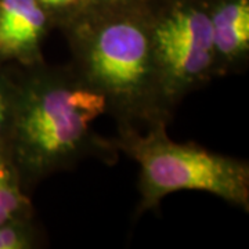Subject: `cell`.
<instances>
[{
	"label": "cell",
	"mask_w": 249,
	"mask_h": 249,
	"mask_svg": "<svg viewBox=\"0 0 249 249\" xmlns=\"http://www.w3.org/2000/svg\"><path fill=\"white\" fill-rule=\"evenodd\" d=\"M107 109L106 98L72 65L45 61L25 67L14 83L13 115L6 150L22 186L76 165L88 157L115 160V142L96 133L93 124Z\"/></svg>",
	"instance_id": "1"
},
{
	"label": "cell",
	"mask_w": 249,
	"mask_h": 249,
	"mask_svg": "<svg viewBox=\"0 0 249 249\" xmlns=\"http://www.w3.org/2000/svg\"><path fill=\"white\" fill-rule=\"evenodd\" d=\"M148 7L88 10L61 28L73 70L104 96L118 127L169 119L152 53Z\"/></svg>",
	"instance_id": "2"
},
{
	"label": "cell",
	"mask_w": 249,
	"mask_h": 249,
	"mask_svg": "<svg viewBox=\"0 0 249 249\" xmlns=\"http://www.w3.org/2000/svg\"><path fill=\"white\" fill-rule=\"evenodd\" d=\"M166 121L137 127H118L116 148L140 166L139 213L157 208L162 198L181 190L206 191L249 211V165L247 160L208 151L194 142H173Z\"/></svg>",
	"instance_id": "3"
},
{
	"label": "cell",
	"mask_w": 249,
	"mask_h": 249,
	"mask_svg": "<svg viewBox=\"0 0 249 249\" xmlns=\"http://www.w3.org/2000/svg\"><path fill=\"white\" fill-rule=\"evenodd\" d=\"M152 53L165 108L214 78L206 0H154L148 7Z\"/></svg>",
	"instance_id": "4"
},
{
	"label": "cell",
	"mask_w": 249,
	"mask_h": 249,
	"mask_svg": "<svg viewBox=\"0 0 249 249\" xmlns=\"http://www.w3.org/2000/svg\"><path fill=\"white\" fill-rule=\"evenodd\" d=\"M52 28L37 0H0V57L24 67L45 61L42 45Z\"/></svg>",
	"instance_id": "5"
},
{
	"label": "cell",
	"mask_w": 249,
	"mask_h": 249,
	"mask_svg": "<svg viewBox=\"0 0 249 249\" xmlns=\"http://www.w3.org/2000/svg\"><path fill=\"white\" fill-rule=\"evenodd\" d=\"M214 78L242 70L249 58V0H206Z\"/></svg>",
	"instance_id": "6"
},
{
	"label": "cell",
	"mask_w": 249,
	"mask_h": 249,
	"mask_svg": "<svg viewBox=\"0 0 249 249\" xmlns=\"http://www.w3.org/2000/svg\"><path fill=\"white\" fill-rule=\"evenodd\" d=\"M34 216V205L24 191L9 154L0 148V224Z\"/></svg>",
	"instance_id": "7"
},
{
	"label": "cell",
	"mask_w": 249,
	"mask_h": 249,
	"mask_svg": "<svg viewBox=\"0 0 249 249\" xmlns=\"http://www.w3.org/2000/svg\"><path fill=\"white\" fill-rule=\"evenodd\" d=\"M43 232L34 216L0 224V249H35L43 247Z\"/></svg>",
	"instance_id": "8"
},
{
	"label": "cell",
	"mask_w": 249,
	"mask_h": 249,
	"mask_svg": "<svg viewBox=\"0 0 249 249\" xmlns=\"http://www.w3.org/2000/svg\"><path fill=\"white\" fill-rule=\"evenodd\" d=\"M53 22V27H65L72 19L89 10V0H37Z\"/></svg>",
	"instance_id": "9"
},
{
	"label": "cell",
	"mask_w": 249,
	"mask_h": 249,
	"mask_svg": "<svg viewBox=\"0 0 249 249\" xmlns=\"http://www.w3.org/2000/svg\"><path fill=\"white\" fill-rule=\"evenodd\" d=\"M14 83H9L0 76V148L7 142V136L13 115Z\"/></svg>",
	"instance_id": "10"
},
{
	"label": "cell",
	"mask_w": 249,
	"mask_h": 249,
	"mask_svg": "<svg viewBox=\"0 0 249 249\" xmlns=\"http://www.w3.org/2000/svg\"><path fill=\"white\" fill-rule=\"evenodd\" d=\"M154 0H89V10H124L148 7Z\"/></svg>",
	"instance_id": "11"
}]
</instances>
